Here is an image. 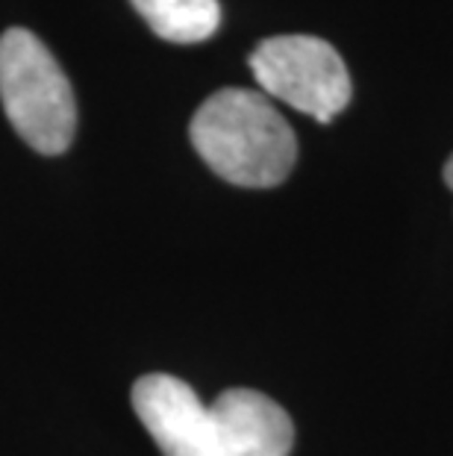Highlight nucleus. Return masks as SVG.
<instances>
[{
  "instance_id": "f257e3e1",
  "label": "nucleus",
  "mask_w": 453,
  "mask_h": 456,
  "mask_svg": "<svg viewBox=\"0 0 453 456\" xmlns=\"http://www.w3.org/2000/svg\"><path fill=\"white\" fill-rule=\"evenodd\" d=\"M189 135L218 177L245 189L279 186L295 168L297 139L277 106L259 92L221 89L200 103Z\"/></svg>"
},
{
  "instance_id": "f03ea898",
  "label": "nucleus",
  "mask_w": 453,
  "mask_h": 456,
  "mask_svg": "<svg viewBox=\"0 0 453 456\" xmlns=\"http://www.w3.org/2000/svg\"><path fill=\"white\" fill-rule=\"evenodd\" d=\"M0 103L33 151L56 157L77 133L74 89L44 42L24 27L0 36Z\"/></svg>"
},
{
  "instance_id": "7ed1b4c3",
  "label": "nucleus",
  "mask_w": 453,
  "mask_h": 456,
  "mask_svg": "<svg viewBox=\"0 0 453 456\" xmlns=\"http://www.w3.org/2000/svg\"><path fill=\"white\" fill-rule=\"evenodd\" d=\"M250 71L265 94L312 115L333 121L351 103V74L339 51L318 36H271L250 53Z\"/></svg>"
},
{
  "instance_id": "20e7f679",
  "label": "nucleus",
  "mask_w": 453,
  "mask_h": 456,
  "mask_svg": "<svg viewBox=\"0 0 453 456\" xmlns=\"http://www.w3.org/2000/svg\"><path fill=\"white\" fill-rule=\"evenodd\" d=\"M133 410L148 427L162 456H215L209 406L189 383L171 374H144L133 386Z\"/></svg>"
},
{
  "instance_id": "39448f33",
  "label": "nucleus",
  "mask_w": 453,
  "mask_h": 456,
  "mask_svg": "<svg viewBox=\"0 0 453 456\" xmlns=\"http://www.w3.org/2000/svg\"><path fill=\"white\" fill-rule=\"evenodd\" d=\"M215 456H288L292 419L277 401L254 389H230L209 406Z\"/></svg>"
},
{
  "instance_id": "423d86ee",
  "label": "nucleus",
  "mask_w": 453,
  "mask_h": 456,
  "mask_svg": "<svg viewBox=\"0 0 453 456\" xmlns=\"http://www.w3.org/2000/svg\"><path fill=\"white\" fill-rule=\"evenodd\" d=\"M150 30L166 42H204L221 24L218 0H130Z\"/></svg>"
},
{
  "instance_id": "0eeeda50",
  "label": "nucleus",
  "mask_w": 453,
  "mask_h": 456,
  "mask_svg": "<svg viewBox=\"0 0 453 456\" xmlns=\"http://www.w3.org/2000/svg\"><path fill=\"white\" fill-rule=\"evenodd\" d=\"M445 183H448V189L453 191V157L445 162Z\"/></svg>"
}]
</instances>
